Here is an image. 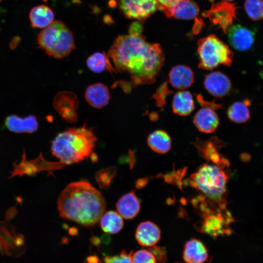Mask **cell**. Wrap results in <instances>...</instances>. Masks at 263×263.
Returning <instances> with one entry per match:
<instances>
[{"mask_svg":"<svg viewBox=\"0 0 263 263\" xmlns=\"http://www.w3.org/2000/svg\"><path fill=\"white\" fill-rule=\"evenodd\" d=\"M160 235L158 227L150 221L141 223L135 232V238L137 242L144 246H154L160 240Z\"/></svg>","mask_w":263,"mask_h":263,"instance_id":"15","label":"cell"},{"mask_svg":"<svg viewBox=\"0 0 263 263\" xmlns=\"http://www.w3.org/2000/svg\"><path fill=\"white\" fill-rule=\"evenodd\" d=\"M119 7L127 18L144 20L160 9L157 0H117Z\"/></svg>","mask_w":263,"mask_h":263,"instance_id":"7","label":"cell"},{"mask_svg":"<svg viewBox=\"0 0 263 263\" xmlns=\"http://www.w3.org/2000/svg\"><path fill=\"white\" fill-rule=\"evenodd\" d=\"M173 113L181 116L189 115L194 109V100L191 93L180 90L174 95L172 101Z\"/></svg>","mask_w":263,"mask_h":263,"instance_id":"21","label":"cell"},{"mask_svg":"<svg viewBox=\"0 0 263 263\" xmlns=\"http://www.w3.org/2000/svg\"><path fill=\"white\" fill-rule=\"evenodd\" d=\"M142 31V24L139 22H134L132 23L129 27V34L132 35H141Z\"/></svg>","mask_w":263,"mask_h":263,"instance_id":"32","label":"cell"},{"mask_svg":"<svg viewBox=\"0 0 263 263\" xmlns=\"http://www.w3.org/2000/svg\"><path fill=\"white\" fill-rule=\"evenodd\" d=\"M204 86L212 96L222 97L228 93L231 87V83L225 75L219 71H214L205 76Z\"/></svg>","mask_w":263,"mask_h":263,"instance_id":"12","label":"cell"},{"mask_svg":"<svg viewBox=\"0 0 263 263\" xmlns=\"http://www.w3.org/2000/svg\"><path fill=\"white\" fill-rule=\"evenodd\" d=\"M210 2H213L214 1V0H208Z\"/></svg>","mask_w":263,"mask_h":263,"instance_id":"35","label":"cell"},{"mask_svg":"<svg viewBox=\"0 0 263 263\" xmlns=\"http://www.w3.org/2000/svg\"><path fill=\"white\" fill-rule=\"evenodd\" d=\"M249 101H236L233 103L228 108L227 115L232 121L237 123H244L250 117L248 105Z\"/></svg>","mask_w":263,"mask_h":263,"instance_id":"25","label":"cell"},{"mask_svg":"<svg viewBox=\"0 0 263 263\" xmlns=\"http://www.w3.org/2000/svg\"><path fill=\"white\" fill-rule=\"evenodd\" d=\"M133 252L127 253L123 250L120 253L113 256H106L104 259V263H132V255Z\"/></svg>","mask_w":263,"mask_h":263,"instance_id":"30","label":"cell"},{"mask_svg":"<svg viewBox=\"0 0 263 263\" xmlns=\"http://www.w3.org/2000/svg\"><path fill=\"white\" fill-rule=\"evenodd\" d=\"M149 249L154 256L157 263H164L166 259V252L163 249L156 246H151Z\"/></svg>","mask_w":263,"mask_h":263,"instance_id":"31","label":"cell"},{"mask_svg":"<svg viewBox=\"0 0 263 263\" xmlns=\"http://www.w3.org/2000/svg\"><path fill=\"white\" fill-rule=\"evenodd\" d=\"M87 102L93 107L100 109L106 106L110 99L108 87L101 83H95L89 86L85 93Z\"/></svg>","mask_w":263,"mask_h":263,"instance_id":"16","label":"cell"},{"mask_svg":"<svg viewBox=\"0 0 263 263\" xmlns=\"http://www.w3.org/2000/svg\"><path fill=\"white\" fill-rule=\"evenodd\" d=\"M5 124L10 131L18 133H32L35 132L38 128V121L33 115L24 118L16 115H10L6 118Z\"/></svg>","mask_w":263,"mask_h":263,"instance_id":"19","label":"cell"},{"mask_svg":"<svg viewBox=\"0 0 263 263\" xmlns=\"http://www.w3.org/2000/svg\"><path fill=\"white\" fill-rule=\"evenodd\" d=\"M116 172L115 167L103 169L97 171L95 175L96 181L101 188H108L112 183Z\"/></svg>","mask_w":263,"mask_h":263,"instance_id":"28","label":"cell"},{"mask_svg":"<svg viewBox=\"0 0 263 263\" xmlns=\"http://www.w3.org/2000/svg\"><path fill=\"white\" fill-rule=\"evenodd\" d=\"M106 207L101 193L84 180L68 184L57 200L60 217L86 226L96 225Z\"/></svg>","mask_w":263,"mask_h":263,"instance_id":"2","label":"cell"},{"mask_svg":"<svg viewBox=\"0 0 263 263\" xmlns=\"http://www.w3.org/2000/svg\"><path fill=\"white\" fill-rule=\"evenodd\" d=\"M97 140L92 129L85 125L70 128L56 135L51 151L63 165L75 164L93 156Z\"/></svg>","mask_w":263,"mask_h":263,"instance_id":"3","label":"cell"},{"mask_svg":"<svg viewBox=\"0 0 263 263\" xmlns=\"http://www.w3.org/2000/svg\"><path fill=\"white\" fill-rule=\"evenodd\" d=\"M29 19L33 27L45 28L54 21V14L48 6L39 5L31 10Z\"/></svg>","mask_w":263,"mask_h":263,"instance_id":"20","label":"cell"},{"mask_svg":"<svg viewBox=\"0 0 263 263\" xmlns=\"http://www.w3.org/2000/svg\"><path fill=\"white\" fill-rule=\"evenodd\" d=\"M223 222L219 218H211L207 220L202 227V231L213 237L219 235L229 234L230 230L225 228Z\"/></svg>","mask_w":263,"mask_h":263,"instance_id":"26","label":"cell"},{"mask_svg":"<svg viewBox=\"0 0 263 263\" xmlns=\"http://www.w3.org/2000/svg\"><path fill=\"white\" fill-rule=\"evenodd\" d=\"M180 0H157L161 10L170 7Z\"/></svg>","mask_w":263,"mask_h":263,"instance_id":"33","label":"cell"},{"mask_svg":"<svg viewBox=\"0 0 263 263\" xmlns=\"http://www.w3.org/2000/svg\"><path fill=\"white\" fill-rule=\"evenodd\" d=\"M53 104L56 110L65 121L70 123L76 121L78 100L75 94L68 91L60 92L55 97Z\"/></svg>","mask_w":263,"mask_h":263,"instance_id":"8","label":"cell"},{"mask_svg":"<svg viewBox=\"0 0 263 263\" xmlns=\"http://www.w3.org/2000/svg\"><path fill=\"white\" fill-rule=\"evenodd\" d=\"M99 221L101 229L109 234L118 233L124 225L122 217L118 212L113 210L103 213Z\"/></svg>","mask_w":263,"mask_h":263,"instance_id":"24","label":"cell"},{"mask_svg":"<svg viewBox=\"0 0 263 263\" xmlns=\"http://www.w3.org/2000/svg\"><path fill=\"white\" fill-rule=\"evenodd\" d=\"M244 6L246 14L251 19H263V0H245Z\"/></svg>","mask_w":263,"mask_h":263,"instance_id":"27","label":"cell"},{"mask_svg":"<svg viewBox=\"0 0 263 263\" xmlns=\"http://www.w3.org/2000/svg\"><path fill=\"white\" fill-rule=\"evenodd\" d=\"M163 10L168 17H174L182 19H196L199 13V9L197 4L190 0H181Z\"/></svg>","mask_w":263,"mask_h":263,"instance_id":"14","label":"cell"},{"mask_svg":"<svg viewBox=\"0 0 263 263\" xmlns=\"http://www.w3.org/2000/svg\"><path fill=\"white\" fill-rule=\"evenodd\" d=\"M193 186L212 199L220 198L226 191L228 177L217 166L205 164L191 175Z\"/></svg>","mask_w":263,"mask_h":263,"instance_id":"6","label":"cell"},{"mask_svg":"<svg viewBox=\"0 0 263 263\" xmlns=\"http://www.w3.org/2000/svg\"><path fill=\"white\" fill-rule=\"evenodd\" d=\"M132 263H157L156 259L149 249H141L132 253Z\"/></svg>","mask_w":263,"mask_h":263,"instance_id":"29","label":"cell"},{"mask_svg":"<svg viewBox=\"0 0 263 263\" xmlns=\"http://www.w3.org/2000/svg\"><path fill=\"white\" fill-rule=\"evenodd\" d=\"M228 39L230 45L240 51L248 50L254 41V33L239 24L231 26L227 30Z\"/></svg>","mask_w":263,"mask_h":263,"instance_id":"10","label":"cell"},{"mask_svg":"<svg viewBox=\"0 0 263 263\" xmlns=\"http://www.w3.org/2000/svg\"><path fill=\"white\" fill-rule=\"evenodd\" d=\"M38 47L56 58L68 56L75 48L73 34L61 21H54L38 35Z\"/></svg>","mask_w":263,"mask_h":263,"instance_id":"4","label":"cell"},{"mask_svg":"<svg viewBox=\"0 0 263 263\" xmlns=\"http://www.w3.org/2000/svg\"><path fill=\"white\" fill-rule=\"evenodd\" d=\"M212 106L203 105L195 114L193 122L201 132L210 133L214 132L219 124V119Z\"/></svg>","mask_w":263,"mask_h":263,"instance_id":"11","label":"cell"},{"mask_svg":"<svg viewBox=\"0 0 263 263\" xmlns=\"http://www.w3.org/2000/svg\"><path fill=\"white\" fill-rule=\"evenodd\" d=\"M107 55L116 71L129 75L132 87L155 82L165 60L160 45L147 42L142 35L119 36Z\"/></svg>","mask_w":263,"mask_h":263,"instance_id":"1","label":"cell"},{"mask_svg":"<svg viewBox=\"0 0 263 263\" xmlns=\"http://www.w3.org/2000/svg\"><path fill=\"white\" fill-rule=\"evenodd\" d=\"M229 0V1H232V0Z\"/></svg>","mask_w":263,"mask_h":263,"instance_id":"36","label":"cell"},{"mask_svg":"<svg viewBox=\"0 0 263 263\" xmlns=\"http://www.w3.org/2000/svg\"><path fill=\"white\" fill-rule=\"evenodd\" d=\"M236 8L234 4L223 1L212 5L211 9L206 12V16L226 33L235 18Z\"/></svg>","mask_w":263,"mask_h":263,"instance_id":"9","label":"cell"},{"mask_svg":"<svg viewBox=\"0 0 263 263\" xmlns=\"http://www.w3.org/2000/svg\"><path fill=\"white\" fill-rule=\"evenodd\" d=\"M198 67L211 70L220 65H231L233 55L229 47L214 35H210L198 41Z\"/></svg>","mask_w":263,"mask_h":263,"instance_id":"5","label":"cell"},{"mask_svg":"<svg viewBox=\"0 0 263 263\" xmlns=\"http://www.w3.org/2000/svg\"><path fill=\"white\" fill-rule=\"evenodd\" d=\"M118 213L125 219H132L139 213L140 203L134 190L123 195L117 202Z\"/></svg>","mask_w":263,"mask_h":263,"instance_id":"17","label":"cell"},{"mask_svg":"<svg viewBox=\"0 0 263 263\" xmlns=\"http://www.w3.org/2000/svg\"><path fill=\"white\" fill-rule=\"evenodd\" d=\"M250 156L249 154L244 153L241 155V159L244 162H248L250 160Z\"/></svg>","mask_w":263,"mask_h":263,"instance_id":"34","label":"cell"},{"mask_svg":"<svg viewBox=\"0 0 263 263\" xmlns=\"http://www.w3.org/2000/svg\"><path fill=\"white\" fill-rule=\"evenodd\" d=\"M169 82L174 88L185 90L194 82V74L191 69L185 65H177L171 68L169 74Z\"/></svg>","mask_w":263,"mask_h":263,"instance_id":"13","label":"cell"},{"mask_svg":"<svg viewBox=\"0 0 263 263\" xmlns=\"http://www.w3.org/2000/svg\"><path fill=\"white\" fill-rule=\"evenodd\" d=\"M88 68L95 73H100L105 71L116 72L111 64L109 57L104 52H95L90 56L86 60Z\"/></svg>","mask_w":263,"mask_h":263,"instance_id":"23","label":"cell"},{"mask_svg":"<svg viewBox=\"0 0 263 263\" xmlns=\"http://www.w3.org/2000/svg\"><path fill=\"white\" fill-rule=\"evenodd\" d=\"M1 0H0V2Z\"/></svg>","mask_w":263,"mask_h":263,"instance_id":"37","label":"cell"},{"mask_svg":"<svg viewBox=\"0 0 263 263\" xmlns=\"http://www.w3.org/2000/svg\"><path fill=\"white\" fill-rule=\"evenodd\" d=\"M208 257L207 250L200 240L191 239L186 243L183 259L186 263H203Z\"/></svg>","mask_w":263,"mask_h":263,"instance_id":"18","label":"cell"},{"mask_svg":"<svg viewBox=\"0 0 263 263\" xmlns=\"http://www.w3.org/2000/svg\"><path fill=\"white\" fill-rule=\"evenodd\" d=\"M149 147L154 151L164 154L170 149L171 140L170 136L165 131L157 130L149 134L147 139Z\"/></svg>","mask_w":263,"mask_h":263,"instance_id":"22","label":"cell"}]
</instances>
